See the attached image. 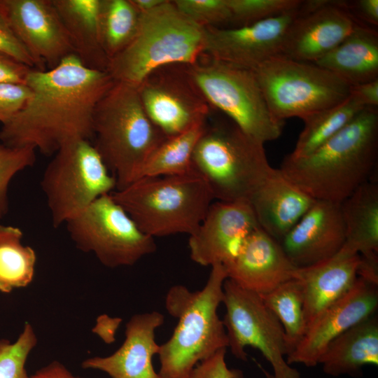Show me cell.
<instances>
[{
	"label": "cell",
	"mask_w": 378,
	"mask_h": 378,
	"mask_svg": "<svg viewBox=\"0 0 378 378\" xmlns=\"http://www.w3.org/2000/svg\"><path fill=\"white\" fill-rule=\"evenodd\" d=\"M114 80L106 71L85 66L75 54L46 70L30 69L31 95L9 121L0 140L13 148L30 147L50 156L74 140L93 137L95 107Z\"/></svg>",
	"instance_id": "1"
},
{
	"label": "cell",
	"mask_w": 378,
	"mask_h": 378,
	"mask_svg": "<svg viewBox=\"0 0 378 378\" xmlns=\"http://www.w3.org/2000/svg\"><path fill=\"white\" fill-rule=\"evenodd\" d=\"M378 108H365L342 130L307 156L286 155L279 169L314 200L341 203L375 180Z\"/></svg>",
	"instance_id": "2"
},
{
	"label": "cell",
	"mask_w": 378,
	"mask_h": 378,
	"mask_svg": "<svg viewBox=\"0 0 378 378\" xmlns=\"http://www.w3.org/2000/svg\"><path fill=\"white\" fill-rule=\"evenodd\" d=\"M227 279L225 267L217 264L211 266L202 289L191 291L175 285L168 290L165 308L178 323L170 338L160 345L161 378H189L197 364L228 347L223 319L218 314Z\"/></svg>",
	"instance_id": "3"
},
{
	"label": "cell",
	"mask_w": 378,
	"mask_h": 378,
	"mask_svg": "<svg viewBox=\"0 0 378 378\" xmlns=\"http://www.w3.org/2000/svg\"><path fill=\"white\" fill-rule=\"evenodd\" d=\"M92 133V144L115 179L116 190L141 177L150 156L167 139L147 115L137 85L115 80L95 107Z\"/></svg>",
	"instance_id": "4"
},
{
	"label": "cell",
	"mask_w": 378,
	"mask_h": 378,
	"mask_svg": "<svg viewBox=\"0 0 378 378\" xmlns=\"http://www.w3.org/2000/svg\"><path fill=\"white\" fill-rule=\"evenodd\" d=\"M204 27L196 24L164 0L140 13L137 30L130 43L109 62L113 80L138 85L154 71L169 65L190 66L204 48Z\"/></svg>",
	"instance_id": "5"
},
{
	"label": "cell",
	"mask_w": 378,
	"mask_h": 378,
	"mask_svg": "<svg viewBox=\"0 0 378 378\" xmlns=\"http://www.w3.org/2000/svg\"><path fill=\"white\" fill-rule=\"evenodd\" d=\"M145 234L155 238L193 234L214 198L195 171L178 176H143L111 192Z\"/></svg>",
	"instance_id": "6"
},
{
	"label": "cell",
	"mask_w": 378,
	"mask_h": 378,
	"mask_svg": "<svg viewBox=\"0 0 378 378\" xmlns=\"http://www.w3.org/2000/svg\"><path fill=\"white\" fill-rule=\"evenodd\" d=\"M192 166L214 200L226 202H249L273 168L264 144L230 120L205 129L195 148Z\"/></svg>",
	"instance_id": "7"
},
{
	"label": "cell",
	"mask_w": 378,
	"mask_h": 378,
	"mask_svg": "<svg viewBox=\"0 0 378 378\" xmlns=\"http://www.w3.org/2000/svg\"><path fill=\"white\" fill-rule=\"evenodd\" d=\"M253 71L271 113L282 122L294 117L303 120L342 103L350 95L351 85L333 73L281 55Z\"/></svg>",
	"instance_id": "8"
},
{
	"label": "cell",
	"mask_w": 378,
	"mask_h": 378,
	"mask_svg": "<svg viewBox=\"0 0 378 378\" xmlns=\"http://www.w3.org/2000/svg\"><path fill=\"white\" fill-rule=\"evenodd\" d=\"M188 71L207 103L244 134L263 144L281 136L284 122L271 113L253 70L207 57L188 66Z\"/></svg>",
	"instance_id": "9"
},
{
	"label": "cell",
	"mask_w": 378,
	"mask_h": 378,
	"mask_svg": "<svg viewBox=\"0 0 378 378\" xmlns=\"http://www.w3.org/2000/svg\"><path fill=\"white\" fill-rule=\"evenodd\" d=\"M41 188L54 227L78 215L98 197L116 190V181L92 143L76 139L62 146L43 173Z\"/></svg>",
	"instance_id": "10"
},
{
	"label": "cell",
	"mask_w": 378,
	"mask_h": 378,
	"mask_svg": "<svg viewBox=\"0 0 378 378\" xmlns=\"http://www.w3.org/2000/svg\"><path fill=\"white\" fill-rule=\"evenodd\" d=\"M66 224L76 246L93 253L109 268L133 265L156 251L154 238L138 227L111 193L96 199Z\"/></svg>",
	"instance_id": "11"
},
{
	"label": "cell",
	"mask_w": 378,
	"mask_h": 378,
	"mask_svg": "<svg viewBox=\"0 0 378 378\" xmlns=\"http://www.w3.org/2000/svg\"><path fill=\"white\" fill-rule=\"evenodd\" d=\"M222 303L226 309L223 322L228 347L237 358L246 360L245 349L251 346L270 363L274 378H300L285 358L288 351L283 327L259 294L227 279Z\"/></svg>",
	"instance_id": "12"
},
{
	"label": "cell",
	"mask_w": 378,
	"mask_h": 378,
	"mask_svg": "<svg viewBox=\"0 0 378 378\" xmlns=\"http://www.w3.org/2000/svg\"><path fill=\"white\" fill-rule=\"evenodd\" d=\"M144 108L167 137L176 136L206 121L210 105L181 64L161 67L137 85Z\"/></svg>",
	"instance_id": "13"
},
{
	"label": "cell",
	"mask_w": 378,
	"mask_h": 378,
	"mask_svg": "<svg viewBox=\"0 0 378 378\" xmlns=\"http://www.w3.org/2000/svg\"><path fill=\"white\" fill-rule=\"evenodd\" d=\"M298 9L242 27H205L203 55L253 70L281 55L285 36L298 16Z\"/></svg>",
	"instance_id": "14"
},
{
	"label": "cell",
	"mask_w": 378,
	"mask_h": 378,
	"mask_svg": "<svg viewBox=\"0 0 378 378\" xmlns=\"http://www.w3.org/2000/svg\"><path fill=\"white\" fill-rule=\"evenodd\" d=\"M378 284L358 276L351 289L326 307L307 326L286 362L313 367L318 364L327 346L335 338L364 319L378 307Z\"/></svg>",
	"instance_id": "15"
},
{
	"label": "cell",
	"mask_w": 378,
	"mask_h": 378,
	"mask_svg": "<svg viewBox=\"0 0 378 378\" xmlns=\"http://www.w3.org/2000/svg\"><path fill=\"white\" fill-rule=\"evenodd\" d=\"M0 11L41 70L74 54L51 0H0Z\"/></svg>",
	"instance_id": "16"
},
{
	"label": "cell",
	"mask_w": 378,
	"mask_h": 378,
	"mask_svg": "<svg viewBox=\"0 0 378 378\" xmlns=\"http://www.w3.org/2000/svg\"><path fill=\"white\" fill-rule=\"evenodd\" d=\"M259 227L249 202H212L197 230L190 235V258L202 266L224 265Z\"/></svg>",
	"instance_id": "17"
},
{
	"label": "cell",
	"mask_w": 378,
	"mask_h": 378,
	"mask_svg": "<svg viewBox=\"0 0 378 378\" xmlns=\"http://www.w3.org/2000/svg\"><path fill=\"white\" fill-rule=\"evenodd\" d=\"M358 22L343 0H323L316 10L297 16L285 36L281 55L315 63L342 43ZM364 25V24H363Z\"/></svg>",
	"instance_id": "18"
},
{
	"label": "cell",
	"mask_w": 378,
	"mask_h": 378,
	"mask_svg": "<svg viewBox=\"0 0 378 378\" xmlns=\"http://www.w3.org/2000/svg\"><path fill=\"white\" fill-rule=\"evenodd\" d=\"M345 238L340 203L316 200L280 244L290 261L302 267L334 256Z\"/></svg>",
	"instance_id": "19"
},
{
	"label": "cell",
	"mask_w": 378,
	"mask_h": 378,
	"mask_svg": "<svg viewBox=\"0 0 378 378\" xmlns=\"http://www.w3.org/2000/svg\"><path fill=\"white\" fill-rule=\"evenodd\" d=\"M223 266L228 279L260 295L293 279L297 268L280 243L260 227L247 237L237 255Z\"/></svg>",
	"instance_id": "20"
},
{
	"label": "cell",
	"mask_w": 378,
	"mask_h": 378,
	"mask_svg": "<svg viewBox=\"0 0 378 378\" xmlns=\"http://www.w3.org/2000/svg\"><path fill=\"white\" fill-rule=\"evenodd\" d=\"M164 321L163 314L155 311L134 314L126 323L122 344L110 356L86 358L82 368L104 372L111 378H161L152 360L160 350L155 330Z\"/></svg>",
	"instance_id": "21"
},
{
	"label": "cell",
	"mask_w": 378,
	"mask_h": 378,
	"mask_svg": "<svg viewBox=\"0 0 378 378\" xmlns=\"http://www.w3.org/2000/svg\"><path fill=\"white\" fill-rule=\"evenodd\" d=\"M315 200L272 168L249 202L260 227L280 243Z\"/></svg>",
	"instance_id": "22"
},
{
	"label": "cell",
	"mask_w": 378,
	"mask_h": 378,
	"mask_svg": "<svg viewBox=\"0 0 378 378\" xmlns=\"http://www.w3.org/2000/svg\"><path fill=\"white\" fill-rule=\"evenodd\" d=\"M360 261L359 254L340 250L327 260L296 268L293 278L302 288L307 328L322 311L351 289L358 276Z\"/></svg>",
	"instance_id": "23"
},
{
	"label": "cell",
	"mask_w": 378,
	"mask_h": 378,
	"mask_svg": "<svg viewBox=\"0 0 378 378\" xmlns=\"http://www.w3.org/2000/svg\"><path fill=\"white\" fill-rule=\"evenodd\" d=\"M323 372L333 377L359 375L363 367L378 365V317L374 314L335 338L319 358Z\"/></svg>",
	"instance_id": "24"
},
{
	"label": "cell",
	"mask_w": 378,
	"mask_h": 378,
	"mask_svg": "<svg viewBox=\"0 0 378 378\" xmlns=\"http://www.w3.org/2000/svg\"><path fill=\"white\" fill-rule=\"evenodd\" d=\"M346 238L340 250L378 262V184L368 181L340 203Z\"/></svg>",
	"instance_id": "25"
},
{
	"label": "cell",
	"mask_w": 378,
	"mask_h": 378,
	"mask_svg": "<svg viewBox=\"0 0 378 378\" xmlns=\"http://www.w3.org/2000/svg\"><path fill=\"white\" fill-rule=\"evenodd\" d=\"M350 85L378 79V32L358 24L336 48L314 63Z\"/></svg>",
	"instance_id": "26"
},
{
	"label": "cell",
	"mask_w": 378,
	"mask_h": 378,
	"mask_svg": "<svg viewBox=\"0 0 378 378\" xmlns=\"http://www.w3.org/2000/svg\"><path fill=\"white\" fill-rule=\"evenodd\" d=\"M71 41L74 54L88 68L106 71L108 59L100 42V0H51Z\"/></svg>",
	"instance_id": "27"
},
{
	"label": "cell",
	"mask_w": 378,
	"mask_h": 378,
	"mask_svg": "<svg viewBox=\"0 0 378 378\" xmlns=\"http://www.w3.org/2000/svg\"><path fill=\"white\" fill-rule=\"evenodd\" d=\"M365 107L354 95L332 107L317 111L303 119L304 127L288 156L308 155L337 134Z\"/></svg>",
	"instance_id": "28"
},
{
	"label": "cell",
	"mask_w": 378,
	"mask_h": 378,
	"mask_svg": "<svg viewBox=\"0 0 378 378\" xmlns=\"http://www.w3.org/2000/svg\"><path fill=\"white\" fill-rule=\"evenodd\" d=\"M18 227L0 225V291L8 293L27 286L33 280L36 262L34 250L24 246Z\"/></svg>",
	"instance_id": "29"
},
{
	"label": "cell",
	"mask_w": 378,
	"mask_h": 378,
	"mask_svg": "<svg viewBox=\"0 0 378 378\" xmlns=\"http://www.w3.org/2000/svg\"><path fill=\"white\" fill-rule=\"evenodd\" d=\"M206 128L205 122H200L183 133L167 138L146 162L141 177L178 176L192 172V154Z\"/></svg>",
	"instance_id": "30"
},
{
	"label": "cell",
	"mask_w": 378,
	"mask_h": 378,
	"mask_svg": "<svg viewBox=\"0 0 378 378\" xmlns=\"http://www.w3.org/2000/svg\"><path fill=\"white\" fill-rule=\"evenodd\" d=\"M260 295L283 327L288 355L300 342L307 329L302 286L293 278Z\"/></svg>",
	"instance_id": "31"
},
{
	"label": "cell",
	"mask_w": 378,
	"mask_h": 378,
	"mask_svg": "<svg viewBox=\"0 0 378 378\" xmlns=\"http://www.w3.org/2000/svg\"><path fill=\"white\" fill-rule=\"evenodd\" d=\"M139 18L140 13L131 0H100L99 37L108 62L132 41Z\"/></svg>",
	"instance_id": "32"
},
{
	"label": "cell",
	"mask_w": 378,
	"mask_h": 378,
	"mask_svg": "<svg viewBox=\"0 0 378 378\" xmlns=\"http://www.w3.org/2000/svg\"><path fill=\"white\" fill-rule=\"evenodd\" d=\"M37 342L34 329L27 322L13 343L0 340V378H29L25 365Z\"/></svg>",
	"instance_id": "33"
},
{
	"label": "cell",
	"mask_w": 378,
	"mask_h": 378,
	"mask_svg": "<svg viewBox=\"0 0 378 378\" xmlns=\"http://www.w3.org/2000/svg\"><path fill=\"white\" fill-rule=\"evenodd\" d=\"M302 0H227L231 27H238L275 17L298 8Z\"/></svg>",
	"instance_id": "34"
},
{
	"label": "cell",
	"mask_w": 378,
	"mask_h": 378,
	"mask_svg": "<svg viewBox=\"0 0 378 378\" xmlns=\"http://www.w3.org/2000/svg\"><path fill=\"white\" fill-rule=\"evenodd\" d=\"M35 151L30 147L13 148L0 144V218L8 209V190L11 180L34 164Z\"/></svg>",
	"instance_id": "35"
},
{
	"label": "cell",
	"mask_w": 378,
	"mask_h": 378,
	"mask_svg": "<svg viewBox=\"0 0 378 378\" xmlns=\"http://www.w3.org/2000/svg\"><path fill=\"white\" fill-rule=\"evenodd\" d=\"M177 8L196 24L216 27L230 23L227 0H174Z\"/></svg>",
	"instance_id": "36"
},
{
	"label": "cell",
	"mask_w": 378,
	"mask_h": 378,
	"mask_svg": "<svg viewBox=\"0 0 378 378\" xmlns=\"http://www.w3.org/2000/svg\"><path fill=\"white\" fill-rule=\"evenodd\" d=\"M0 53L24 64L31 69L41 70L37 62L16 36L1 11Z\"/></svg>",
	"instance_id": "37"
},
{
	"label": "cell",
	"mask_w": 378,
	"mask_h": 378,
	"mask_svg": "<svg viewBox=\"0 0 378 378\" xmlns=\"http://www.w3.org/2000/svg\"><path fill=\"white\" fill-rule=\"evenodd\" d=\"M31 95L24 84H0V122L5 124L23 107Z\"/></svg>",
	"instance_id": "38"
},
{
	"label": "cell",
	"mask_w": 378,
	"mask_h": 378,
	"mask_svg": "<svg viewBox=\"0 0 378 378\" xmlns=\"http://www.w3.org/2000/svg\"><path fill=\"white\" fill-rule=\"evenodd\" d=\"M226 349H220L197 364L189 378H244L241 370L227 367L225 362Z\"/></svg>",
	"instance_id": "39"
},
{
	"label": "cell",
	"mask_w": 378,
	"mask_h": 378,
	"mask_svg": "<svg viewBox=\"0 0 378 378\" xmlns=\"http://www.w3.org/2000/svg\"><path fill=\"white\" fill-rule=\"evenodd\" d=\"M349 13L362 24L372 27L378 25V0L345 1Z\"/></svg>",
	"instance_id": "40"
},
{
	"label": "cell",
	"mask_w": 378,
	"mask_h": 378,
	"mask_svg": "<svg viewBox=\"0 0 378 378\" xmlns=\"http://www.w3.org/2000/svg\"><path fill=\"white\" fill-rule=\"evenodd\" d=\"M31 69L25 64L0 53V84H24Z\"/></svg>",
	"instance_id": "41"
},
{
	"label": "cell",
	"mask_w": 378,
	"mask_h": 378,
	"mask_svg": "<svg viewBox=\"0 0 378 378\" xmlns=\"http://www.w3.org/2000/svg\"><path fill=\"white\" fill-rule=\"evenodd\" d=\"M350 94L356 97L365 108H378V79L351 85Z\"/></svg>",
	"instance_id": "42"
},
{
	"label": "cell",
	"mask_w": 378,
	"mask_h": 378,
	"mask_svg": "<svg viewBox=\"0 0 378 378\" xmlns=\"http://www.w3.org/2000/svg\"><path fill=\"white\" fill-rule=\"evenodd\" d=\"M29 378H82L73 374L62 363L54 360L38 370Z\"/></svg>",
	"instance_id": "43"
},
{
	"label": "cell",
	"mask_w": 378,
	"mask_h": 378,
	"mask_svg": "<svg viewBox=\"0 0 378 378\" xmlns=\"http://www.w3.org/2000/svg\"><path fill=\"white\" fill-rule=\"evenodd\" d=\"M164 0H131L137 10L141 13L154 9Z\"/></svg>",
	"instance_id": "44"
},
{
	"label": "cell",
	"mask_w": 378,
	"mask_h": 378,
	"mask_svg": "<svg viewBox=\"0 0 378 378\" xmlns=\"http://www.w3.org/2000/svg\"><path fill=\"white\" fill-rule=\"evenodd\" d=\"M262 372L264 373L266 378H274L273 374L264 369L261 365H258Z\"/></svg>",
	"instance_id": "45"
}]
</instances>
